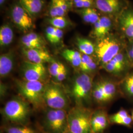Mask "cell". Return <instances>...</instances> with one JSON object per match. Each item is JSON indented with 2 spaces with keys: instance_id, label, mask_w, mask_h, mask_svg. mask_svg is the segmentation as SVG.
Wrapping results in <instances>:
<instances>
[{
  "instance_id": "29",
  "label": "cell",
  "mask_w": 133,
  "mask_h": 133,
  "mask_svg": "<svg viewBox=\"0 0 133 133\" xmlns=\"http://www.w3.org/2000/svg\"><path fill=\"white\" fill-rule=\"evenodd\" d=\"M122 84L124 92L128 96L133 97V72L125 76Z\"/></svg>"
},
{
  "instance_id": "1",
  "label": "cell",
  "mask_w": 133,
  "mask_h": 133,
  "mask_svg": "<svg viewBox=\"0 0 133 133\" xmlns=\"http://www.w3.org/2000/svg\"><path fill=\"white\" fill-rule=\"evenodd\" d=\"M121 38L114 35H108L98 39L95 44V54L98 61L103 66L125 49Z\"/></svg>"
},
{
  "instance_id": "6",
  "label": "cell",
  "mask_w": 133,
  "mask_h": 133,
  "mask_svg": "<svg viewBox=\"0 0 133 133\" xmlns=\"http://www.w3.org/2000/svg\"><path fill=\"white\" fill-rule=\"evenodd\" d=\"M93 87L92 79L89 75L82 72L75 77L71 85V93L77 105H81L90 99Z\"/></svg>"
},
{
  "instance_id": "16",
  "label": "cell",
  "mask_w": 133,
  "mask_h": 133,
  "mask_svg": "<svg viewBox=\"0 0 133 133\" xmlns=\"http://www.w3.org/2000/svg\"><path fill=\"white\" fill-rule=\"evenodd\" d=\"M112 26V22L109 17L105 16L101 17L94 24L93 35L98 39L103 38L109 35Z\"/></svg>"
},
{
  "instance_id": "8",
  "label": "cell",
  "mask_w": 133,
  "mask_h": 133,
  "mask_svg": "<svg viewBox=\"0 0 133 133\" xmlns=\"http://www.w3.org/2000/svg\"><path fill=\"white\" fill-rule=\"evenodd\" d=\"M10 15L13 23L20 30L26 32L33 28L32 17L19 2L12 6Z\"/></svg>"
},
{
  "instance_id": "22",
  "label": "cell",
  "mask_w": 133,
  "mask_h": 133,
  "mask_svg": "<svg viewBox=\"0 0 133 133\" xmlns=\"http://www.w3.org/2000/svg\"><path fill=\"white\" fill-rule=\"evenodd\" d=\"M14 31L9 24H3L0 28V45L1 47L7 46L13 41Z\"/></svg>"
},
{
  "instance_id": "5",
  "label": "cell",
  "mask_w": 133,
  "mask_h": 133,
  "mask_svg": "<svg viewBox=\"0 0 133 133\" xmlns=\"http://www.w3.org/2000/svg\"><path fill=\"white\" fill-rule=\"evenodd\" d=\"M67 114L65 109L49 108L43 120L42 130L48 133H65L68 130Z\"/></svg>"
},
{
  "instance_id": "24",
  "label": "cell",
  "mask_w": 133,
  "mask_h": 133,
  "mask_svg": "<svg viewBox=\"0 0 133 133\" xmlns=\"http://www.w3.org/2000/svg\"><path fill=\"white\" fill-rule=\"evenodd\" d=\"M61 55L72 66L79 68L82 60V54L79 52L66 49L62 51Z\"/></svg>"
},
{
  "instance_id": "12",
  "label": "cell",
  "mask_w": 133,
  "mask_h": 133,
  "mask_svg": "<svg viewBox=\"0 0 133 133\" xmlns=\"http://www.w3.org/2000/svg\"><path fill=\"white\" fill-rule=\"evenodd\" d=\"M132 64L125 49L103 67L108 72L118 75L125 71Z\"/></svg>"
},
{
  "instance_id": "9",
  "label": "cell",
  "mask_w": 133,
  "mask_h": 133,
  "mask_svg": "<svg viewBox=\"0 0 133 133\" xmlns=\"http://www.w3.org/2000/svg\"><path fill=\"white\" fill-rule=\"evenodd\" d=\"M116 93V86L111 81H101L93 86L92 95L99 103H105L112 100Z\"/></svg>"
},
{
  "instance_id": "31",
  "label": "cell",
  "mask_w": 133,
  "mask_h": 133,
  "mask_svg": "<svg viewBox=\"0 0 133 133\" xmlns=\"http://www.w3.org/2000/svg\"><path fill=\"white\" fill-rule=\"evenodd\" d=\"M56 28L53 26H49L45 30L46 37L49 42L51 43H53V40L55 36Z\"/></svg>"
},
{
  "instance_id": "38",
  "label": "cell",
  "mask_w": 133,
  "mask_h": 133,
  "mask_svg": "<svg viewBox=\"0 0 133 133\" xmlns=\"http://www.w3.org/2000/svg\"><path fill=\"white\" fill-rule=\"evenodd\" d=\"M41 133H47V132H44V131H43V130H42V132H41Z\"/></svg>"
},
{
  "instance_id": "33",
  "label": "cell",
  "mask_w": 133,
  "mask_h": 133,
  "mask_svg": "<svg viewBox=\"0 0 133 133\" xmlns=\"http://www.w3.org/2000/svg\"><path fill=\"white\" fill-rule=\"evenodd\" d=\"M63 37V32L61 29L56 28L55 36L53 40V44H56L59 43Z\"/></svg>"
},
{
  "instance_id": "26",
  "label": "cell",
  "mask_w": 133,
  "mask_h": 133,
  "mask_svg": "<svg viewBox=\"0 0 133 133\" xmlns=\"http://www.w3.org/2000/svg\"><path fill=\"white\" fill-rule=\"evenodd\" d=\"M97 64L93 58L89 55L82 54V60L79 68L82 72L89 75L97 69Z\"/></svg>"
},
{
  "instance_id": "15",
  "label": "cell",
  "mask_w": 133,
  "mask_h": 133,
  "mask_svg": "<svg viewBox=\"0 0 133 133\" xmlns=\"http://www.w3.org/2000/svg\"><path fill=\"white\" fill-rule=\"evenodd\" d=\"M97 9L109 14H118L125 8L122 0H95Z\"/></svg>"
},
{
  "instance_id": "34",
  "label": "cell",
  "mask_w": 133,
  "mask_h": 133,
  "mask_svg": "<svg viewBox=\"0 0 133 133\" xmlns=\"http://www.w3.org/2000/svg\"><path fill=\"white\" fill-rule=\"evenodd\" d=\"M5 1L6 0H0V5H1V6H2V5H3L4 4Z\"/></svg>"
},
{
  "instance_id": "7",
  "label": "cell",
  "mask_w": 133,
  "mask_h": 133,
  "mask_svg": "<svg viewBox=\"0 0 133 133\" xmlns=\"http://www.w3.org/2000/svg\"><path fill=\"white\" fill-rule=\"evenodd\" d=\"M43 98L44 103L50 109H64L68 105V100L64 91L55 84L45 85Z\"/></svg>"
},
{
  "instance_id": "35",
  "label": "cell",
  "mask_w": 133,
  "mask_h": 133,
  "mask_svg": "<svg viewBox=\"0 0 133 133\" xmlns=\"http://www.w3.org/2000/svg\"><path fill=\"white\" fill-rule=\"evenodd\" d=\"M81 0H73V3L74 4H76V3H77L78 2H79Z\"/></svg>"
},
{
  "instance_id": "27",
  "label": "cell",
  "mask_w": 133,
  "mask_h": 133,
  "mask_svg": "<svg viewBox=\"0 0 133 133\" xmlns=\"http://www.w3.org/2000/svg\"><path fill=\"white\" fill-rule=\"evenodd\" d=\"M5 133H38L27 125L12 124L3 127Z\"/></svg>"
},
{
  "instance_id": "37",
  "label": "cell",
  "mask_w": 133,
  "mask_h": 133,
  "mask_svg": "<svg viewBox=\"0 0 133 133\" xmlns=\"http://www.w3.org/2000/svg\"><path fill=\"white\" fill-rule=\"evenodd\" d=\"M131 116H132V118L133 119V110L132 111V114H131Z\"/></svg>"
},
{
  "instance_id": "25",
  "label": "cell",
  "mask_w": 133,
  "mask_h": 133,
  "mask_svg": "<svg viewBox=\"0 0 133 133\" xmlns=\"http://www.w3.org/2000/svg\"><path fill=\"white\" fill-rule=\"evenodd\" d=\"M84 21L89 24H95L99 19L100 17L97 13V10L93 8L82 9L77 10Z\"/></svg>"
},
{
  "instance_id": "21",
  "label": "cell",
  "mask_w": 133,
  "mask_h": 133,
  "mask_svg": "<svg viewBox=\"0 0 133 133\" xmlns=\"http://www.w3.org/2000/svg\"><path fill=\"white\" fill-rule=\"evenodd\" d=\"M19 2L32 17L39 14L44 5V0H19Z\"/></svg>"
},
{
  "instance_id": "14",
  "label": "cell",
  "mask_w": 133,
  "mask_h": 133,
  "mask_svg": "<svg viewBox=\"0 0 133 133\" xmlns=\"http://www.w3.org/2000/svg\"><path fill=\"white\" fill-rule=\"evenodd\" d=\"M22 53L28 61L38 64L51 63L54 61L45 49H26L23 48Z\"/></svg>"
},
{
  "instance_id": "11",
  "label": "cell",
  "mask_w": 133,
  "mask_h": 133,
  "mask_svg": "<svg viewBox=\"0 0 133 133\" xmlns=\"http://www.w3.org/2000/svg\"><path fill=\"white\" fill-rule=\"evenodd\" d=\"M118 15L121 32L129 42H133V9L125 8Z\"/></svg>"
},
{
  "instance_id": "28",
  "label": "cell",
  "mask_w": 133,
  "mask_h": 133,
  "mask_svg": "<svg viewBox=\"0 0 133 133\" xmlns=\"http://www.w3.org/2000/svg\"><path fill=\"white\" fill-rule=\"evenodd\" d=\"M49 23L55 28L61 29L68 26L70 23L64 16H56L50 17L48 19Z\"/></svg>"
},
{
  "instance_id": "17",
  "label": "cell",
  "mask_w": 133,
  "mask_h": 133,
  "mask_svg": "<svg viewBox=\"0 0 133 133\" xmlns=\"http://www.w3.org/2000/svg\"><path fill=\"white\" fill-rule=\"evenodd\" d=\"M21 43L26 49H45V42L38 34L31 32L21 38Z\"/></svg>"
},
{
  "instance_id": "30",
  "label": "cell",
  "mask_w": 133,
  "mask_h": 133,
  "mask_svg": "<svg viewBox=\"0 0 133 133\" xmlns=\"http://www.w3.org/2000/svg\"><path fill=\"white\" fill-rule=\"evenodd\" d=\"M50 63L51 64L48 69L49 72L51 76L55 78L59 74V72L65 66L62 63L56 61L55 60L51 62Z\"/></svg>"
},
{
  "instance_id": "2",
  "label": "cell",
  "mask_w": 133,
  "mask_h": 133,
  "mask_svg": "<svg viewBox=\"0 0 133 133\" xmlns=\"http://www.w3.org/2000/svg\"><path fill=\"white\" fill-rule=\"evenodd\" d=\"M30 113L28 102L20 98L9 101L2 109L4 117L12 124L27 125Z\"/></svg>"
},
{
  "instance_id": "23",
  "label": "cell",
  "mask_w": 133,
  "mask_h": 133,
  "mask_svg": "<svg viewBox=\"0 0 133 133\" xmlns=\"http://www.w3.org/2000/svg\"><path fill=\"white\" fill-rule=\"evenodd\" d=\"M76 44L80 52L83 54L91 56L95 52V44L88 39L77 37Z\"/></svg>"
},
{
  "instance_id": "13",
  "label": "cell",
  "mask_w": 133,
  "mask_h": 133,
  "mask_svg": "<svg viewBox=\"0 0 133 133\" xmlns=\"http://www.w3.org/2000/svg\"><path fill=\"white\" fill-rule=\"evenodd\" d=\"M110 124L109 116L105 110L100 109L93 112L91 119L92 133H105Z\"/></svg>"
},
{
  "instance_id": "3",
  "label": "cell",
  "mask_w": 133,
  "mask_h": 133,
  "mask_svg": "<svg viewBox=\"0 0 133 133\" xmlns=\"http://www.w3.org/2000/svg\"><path fill=\"white\" fill-rule=\"evenodd\" d=\"M93 112L80 105L67 114L68 130L72 133H92L91 119Z\"/></svg>"
},
{
  "instance_id": "19",
  "label": "cell",
  "mask_w": 133,
  "mask_h": 133,
  "mask_svg": "<svg viewBox=\"0 0 133 133\" xmlns=\"http://www.w3.org/2000/svg\"><path fill=\"white\" fill-rule=\"evenodd\" d=\"M69 9L68 0H51L48 13L50 17L64 16Z\"/></svg>"
},
{
  "instance_id": "10",
  "label": "cell",
  "mask_w": 133,
  "mask_h": 133,
  "mask_svg": "<svg viewBox=\"0 0 133 133\" xmlns=\"http://www.w3.org/2000/svg\"><path fill=\"white\" fill-rule=\"evenodd\" d=\"M22 68L24 80L43 82L47 76L46 68L43 64L26 61L23 63Z\"/></svg>"
},
{
  "instance_id": "20",
  "label": "cell",
  "mask_w": 133,
  "mask_h": 133,
  "mask_svg": "<svg viewBox=\"0 0 133 133\" xmlns=\"http://www.w3.org/2000/svg\"><path fill=\"white\" fill-rule=\"evenodd\" d=\"M110 124L122 125L127 127H131L133 124L132 116L125 109H121L117 112L109 116Z\"/></svg>"
},
{
  "instance_id": "36",
  "label": "cell",
  "mask_w": 133,
  "mask_h": 133,
  "mask_svg": "<svg viewBox=\"0 0 133 133\" xmlns=\"http://www.w3.org/2000/svg\"><path fill=\"white\" fill-rule=\"evenodd\" d=\"M65 133H71V132H70V131H69V130H67V131H66V132H65Z\"/></svg>"
},
{
  "instance_id": "18",
  "label": "cell",
  "mask_w": 133,
  "mask_h": 133,
  "mask_svg": "<svg viewBox=\"0 0 133 133\" xmlns=\"http://www.w3.org/2000/svg\"><path fill=\"white\" fill-rule=\"evenodd\" d=\"M14 53L12 51L5 53L0 56V76L1 77L8 76L11 72L14 65Z\"/></svg>"
},
{
  "instance_id": "32",
  "label": "cell",
  "mask_w": 133,
  "mask_h": 133,
  "mask_svg": "<svg viewBox=\"0 0 133 133\" xmlns=\"http://www.w3.org/2000/svg\"><path fill=\"white\" fill-rule=\"evenodd\" d=\"M67 76V70L66 66L63 68L61 71L59 72L55 79L58 82H62L64 81Z\"/></svg>"
},
{
  "instance_id": "4",
  "label": "cell",
  "mask_w": 133,
  "mask_h": 133,
  "mask_svg": "<svg viewBox=\"0 0 133 133\" xmlns=\"http://www.w3.org/2000/svg\"><path fill=\"white\" fill-rule=\"evenodd\" d=\"M16 84L20 94L34 107L38 108L44 103L43 96L45 86L43 82L17 80Z\"/></svg>"
}]
</instances>
